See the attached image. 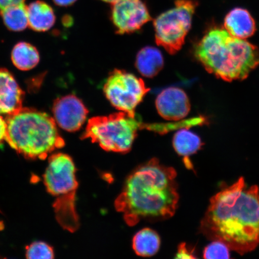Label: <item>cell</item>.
<instances>
[{"label":"cell","mask_w":259,"mask_h":259,"mask_svg":"<svg viewBox=\"0 0 259 259\" xmlns=\"http://www.w3.org/2000/svg\"><path fill=\"white\" fill-rule=\"evenodd\" d=\"M200 231L210 240L224 243L239 254L259 245V189L243 178L210 200Z\"/></svg>","instance_id":"cell-1"},{"label":"cell","mask_w":259,"mask_h":259,"mask_svg":"<svg viewBox=\"0 0 259 259\" xmlns=\"http://www.w3.org/2000/svg\"><path fill=\"white\" fill-rule=\"evenodd\" d=\"M177 171L157 158L141 165L126 179L115 206L130 226L142 220L162 221L172 217L179 201Z\"/></svg>","instance_id":"cell-2"},{"label":"cell","mask_w":259,"mask_h":259,"mask_svg":"<svg viewBox=\"0 0 259 259\" xmlns=\"http://www.w3.org/2000/svg\"><path fill=\"white\" fill-rule=\"evenodd\" d=\"M194 57L208 73L227 82L245 79L259 65V50L225 28L209 29L194 48Z\"/></svg>","instance_id":"cell-3"},{"label":"cell","mask_w":259,"mask_h":259,"mask_svg":"<svg viewBox=\"0 0 259 259\" xmlns=\"http://www.w3.org/2000/svg\"><path fill=\"white\" fill-rule=\"evenodd\" d=\"M5 140L25 157L44 160L48 155L65 145L56 122L45 112L22 108L8 115Z\"/></svg>","instance_id":"cell-4"},{"label":"cell","mask_w":259,"mask_h":259,"mask_svg":"<svg viewBox=\"0 0 259 259\" xmlns=\"http://www.w3.org/2000/svg\"><path fill=\"white\" fill-rule=\"evenodd\" d=\"M75 173L72 158L67 154L58 153L49 158L44 176L48 192L56 197L53 208L57 222L64 229L72 233L80 226L75 207L78 187Z\"/></svg>","instance_id":"cell-5"},{"label":"cell","mask_w":259,"mask_h":259,"mask_svg":"<svg viewBox=\"0 0 259 259\" xmlns=\"http://www.w3.org/2000/svg\"><path fill=\"white\" fill-rule=\"evenodd\" d=\"M137 115L125 112L91 118L81 139H89L106 151L127 153L131 150L139 129L148 128Z\"/></svg>","instance_id":"cell-6"},{"label":"cell","mask_w":259,"mask_h":259,"mask_svg":"<svg viewBox=\"0 0 259 259\" xmlns=\"http://www.w3.org/2000/svg\"><path fill=\"white\" fill-rule=\"evenodd\" d=\"M197 6L194 0H177L174 8L155 19V41L168 53L176 54L183 47Z\"/></svg>","instance_id":"cell-7"},{"label":"cell","mask_w":259,"mask_h":259,"mask_svg":"<svg viewBox=\"0 0 259 259\" xmlns=\"http://www.w3.org/2000/svg\"><path fill=\"white\" fill-rule=\"evenodd\" d=\"M150 90L143 80L119 69L109 73L103 85V92L111 105L132 116L136 115V108Z\"/></svg>","instance_id":"cell-8"},{"label":"cell","mask_w":259,"mask_h":259,"mask_svg":"<svg viewBox=\"0 0 259 259\" xmlns=\"http://www.w3.org/2000/svg\"><path fill=\"white\" fill-rule=\"evenodd\" d=\"M112 5L111 19L116 33H132L151 20L147 6L142 0H118Z\"/></svg>","instance_id":"cell-9"},{"label":"cell","mask_w":259,"mask_h":259,"mask_svg":"<svg viewBox=\"0 0 259 259\" xmlns=\"http://www.w3.org/2000/svg\"><path fill=\"white\" fill-rule=\"evenodd\" d=\"M53 112L55 121L61 128L73 132L82 127L89 111L82 100L70 95L55 100Z\"/></svg>","instance_id":"cell-10"},{"label":"cell","mask_w":259,"mask_h":259,"mask_svg":"<svg viewBox=\"0 0 259 259\" xmlns=\"http://www.w3.org/2000/svg\"><path fill=\"white\" fill-rule=\"evenodd\" d=\"M155 105L161 117L169 121L181 120L191 109L189 97L177 87H169L161 92L155 100Z\"/></svg>","instance_id":"cell-11"},{"label":"cell","mask_w":259,"mask_h":259,"mask_svg":"<svg viewBox=\"0 0 259 259\" xmlns=\"http://www.w3.org/2000/svg\"><path fill=\"white\" fill-rule=\"evenodd\" d=\"M24 93L8 70L0 69V113L10 115L22 108Z\"/></svg>","instance_id":"cell-12"},{"label":"cell","mask_w":259,"mask_h":259,"mask_svg":"<svg viewBox=\"0 0 259 259\" xmlns=\"http://www.w3.org/2000/svg\"><path fill=\"white\" fill-rule=\"evenodd\" d=\"M224 28L232 36L241 39L251 37L256 31V25L250 12L240 8L232 9L227 14Z\"/></svg>","instance_id":"cell-13"},{"label":"cell","mask_w":259,"mask_h":259,"mask_svg":"<svg viewBox=\"0 0 259 259\" xmlns=\"http://www.w3.org/2000/svg\"><path fill=\"white\" fill-rule=\"evenodd\" d=\"M28 26L36 31H47L53 27L56 15L47 3L37 0L27 6Z\"/></svg>","instance_id":"cell-14"},{"label":"cell","mask_w":259,"mask_h":259,"mask_svg":"<svg viewBox=\"0 0 259 259\" xmlns=\"http://www.w3.org/2000/svg\"><path fill=\"white\" fill-rule=\"evenodd\" d=\"M135 66L142 76L152 78L163 69V57L158 49L152 47H145L139 52Z\"/></svg>","instance_id":"cell-15"},{"label":"cell","mask_w":259,"mask_h":259,"mask_svg":"<svg viewBox=\"0 0 259 259\" xmlns=\"http://www.w3.org/2000/svg\"><path fill=\"white\" fill-rule=\"evenodd\" d=\"M11 58L16 68L27 71L33 69L39 63L40 55L33 45L22 41L16 44L13 49Z\"/></svg>","instance_id":"cell-16"},{"label":"cell","mask_w":259,"mask_h":259,"mask_svg":"<svg viewBox=\"0 0 259 259\" xmlns=\"http://www.w3.org/2000/svg\"><path fill=\"white\" fill-rule=\"evenodd\" d=\"M160 246L159 236L149 228L138 232L133 239V248L136 254L142 257H150L156 254Z\"/></svg>","instance_id":"cell-17"},{"label":"cell","mask_w":259,"mask_h":259,"mask_svg":"<svg viewBox=\"0 0 259 259\" xmlns=\"http://www.w3.org/2000/svg\"><path fill=\"white\" fill-rule=\"evenodd\" d=\"M173 146L178 154L186 158L196 153L201 148L202 142L199 136L182 128L174 135Z\"/></svg>","instance_id":"cell-18"},{"label":"cell","mask_w":259,"mask_h":259,"mask_svg":"<svg viewBox=\"0 0 259 259\" xmlns=\"http://www.w3.org/2000/svg\"><path fill=\"white\" fill-rule=\"evenodd\" d=\"M0 15L6 27L10 30L21 31L28 27L27 8L24 3L3 10Z\"/></svg>","instance_id":"cell-19"},{"label":"cell","mask_w":259,"mask_h":259,"mask_svg":"<svg viewBox=\"0 0 259 259\" xmlns=\"http://www.w3.org/2000/svg\"><path fill=\"white\" fill-rule=\"evenodd\" d=\"M26 256L28 258H53V249L43 242H35L27 248Z\"/></svg>","instance_id":"cell-20"},{"label":"cell","mask_w":259,"mask_h":259,"mask_svg":"<svg viewBox=\"0 0 259 259\" xmlns=\"http://www.w3.org/2000/svg\"><path fill=\"white\" fill-rule=\"evenodd\" d=\"M203 257L211 259L229 258L230 249L224 243L212 241L204 250Z\"/></svg>","instance_id":"cell-21"},{"label":"cell","mask_w":259,"mask_h":259,"mask_svg":"<svg viewBox=\"0 0 259 259\" xmlns=\"http://www.w3.org/2000/svg\"><path fill=\"white\" fill-rule=\"evenodd\" d=\"M177 258H196L193 255V252L185 244H181L178 248Z\"/></svg>","instance_id":"cell-22"},{"label":"cell","mask_w":259,"mask_h":259,"mask_svg":"<svg viewBox=\"0 0 259 259\" xmlns=\"http://www.w3.org/2000/svg\"><path fill=\"white\" fill-rule=\"evenodd\" d=\"M25 0H0V12L11 6L23 4Z\"/></svg>","instance_id":"cell-23"},{"label":"cell","mask_w":259,"mask_h":259,"mask_svg":"<svg viewBox=\"0 0 259 259\" xmlns=\"http://www.w3.org/2000/svg\"><path fill=\"white\" fill-rule=\"evenodd\" d=\"M6 131H7V124L6 120L0 116V142L5 139Z\"/></svg>","instance_id":"cell-24"},{"label":"cell","mask_w":259,"mask_h":259,"mask_svg":"<svg viewBox=\"0 0 259 259\" xmlns=\"http://www.w3.org/2000/svg\"><path fill=\"white\" fill-rule=\"evenodd\" d=\"M55 4L59 6H69L72 5L74 2H76V0H53Z\"/></svg>","instance_id":"cell-25"},{"label":"cell","mask_w":259,"mask_h":259,"mask_svg":"<svg viewBox=\"0 0 259 259\" xmlns=\"http://www.w3.org/2000/svg\"><path fill=\"white\" fill-rule=\"evenodd\" d=\"M102 1L107 3H112V4H113V3L118 1V0H102Z\"/></svg>","instance_id":"cell-26"}]
</instances>
